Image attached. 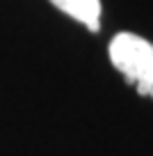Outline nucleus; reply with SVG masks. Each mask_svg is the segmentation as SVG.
I'll return each mask as SVG.
<instances>
[{
	"label": "nucleus",
	"mask_w": 153,
	"mask_h": 156,
	"mask_svg": "<svg viewBox=\"0 0 153 156\" xmlns=\"http://www.w3.org/2000/svg\"><path fill=\"white\" fill-rule=\"evenodd\" d=\"M110 60L139 94L153 99V44L133 32H119L110 44Z\"/></svg>",
	"instance_id": "obj_1"
},
{
	"label": "nucleus",
	"mask_w": 153,
	"mask_h": 156,
	"mask_svg": "<svg viewBox=\"0 0 153 156\" xmlns=\"http://www.w3.org/2000/svg\"><path fill=\"white\" fill-rule=\"evenodd\" d=\"M57 9L80 21L89 30H98L100 25V0H50Z\"/></svg>",
	"instance_id": "obj_2"
}]
</instances>
